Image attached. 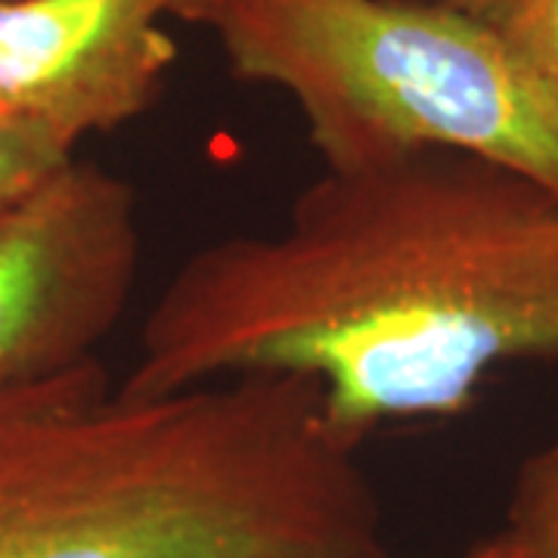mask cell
I'll return each mask as SVG.
<instances>
[{
	"mask_svg": "<svg viewBox=\"0 0 558 558\" xmlns=\"http://www.w3.org/2000/svg\"><path fill=\"white\" fill-rule=\"evenodd\" d=\"M432 3H444V7H453L462 13H472L487 22H497L499 13L512 3V0H432Z\"/></svg>",
	"mask_w": 558,
	"mask_h": 558,
	"instance_id": "11",
	"label": "cell"
},
{
	"mask_svg": "<svg viewBox=\"0 0 558 558\" xmlns=\"http://www.w3.org/2000/svg\"><path fill=\"white\" fill-rule=\"evenodd\" d=\"M0 558H398L304 376L121 395L97 357L0 388Z\"/></svg>",
	"mask_w": 558,
	"mask_h": 558,
	"instance_id": "2",
	"label": "cell"
},
{
	"mask_svg": "<svg viewBox=\"0 0 558 558\" xmlns=\"http://www.w3.org/2000/svg\"><path fill=\"white\" fill-rule=\"evenodd\" d=\"M143 264L137 190L72 159L0 211V388L97 357Z\"/></svg>",
	"mask_w": 558,
	"mask_h": 558,
	"instance_id": "4",
	"label": "cell"
},
{
	"mask_svg": "<svg viewBox=\"0 0 558 558\" xmlns=\"http://www.w3.org/2000/svg\"><path fill=\"white\" fill-rule=\"evenodd\" d=\"M558 357V193L457 149L323 168L277 230L180 260L121 395L304 376L341 435L457 416L506 360Z\"/></svg>",
	"mask_w": 558,
	"mask_h": 558,
	"instance_id": "1",
	"label": "cell"
},
{
	"mask_svg": "<svg viewBox=\"0 0 558 558\" xmlns=\"http://www.w3.org/2000/svg\"><path fill=\"white\" fill-rule=\"evenodd\" d=\"M497 28L558 97V0H512Z\"/></svg>",
	"mask_w": 558,
	"mask_h": 558,
	"instance_id": "8",
	"label": "cell"
},
{
	"mask_svg": "<svg viewBox=\"0 0 558 558\" xmlns=\"http://www.w3.org/2000/svg\"><path fill=\"white\" fill-rule=\"evenodd\" d=\"M10 202H13V199H3V196H0V211H3V208H7Z\"/></svg>",
	"mask_w": 558,
	"mask_h": 558,
	"instance_id": "12",
	"label": "cell"
},
{
	"mask_svg": "<svg viewBox=\"0 0 558 558\" xmlns=\"http://www.w3.org/2000/svg\"><path fill=\"white\" fill-rule=\"evenodd\" d=\"M462 558H521V546L515 543V537L502 527L499 534L481 539L478 546H472Z\"/></svg>",
	"mask_w": 558,
	"mask_h": 558,
	"instance_id": "10",
	"label": "cell"
},
{
	"mask_svg": "<svg viewBox=\"0 0 558 558\" xmlns=\"http://www.w3.org/2000/svg\"><path fill=\"white\" fill-rule=\"evenodd\" d=\"M215 35L233 78L292 97L323 168L457 149L558 193L556 90L497 22L432 0H245Z\"/></svg>",
	"mask_w": 558,
	"mask_h": 558,
	"instance_id": "3",
	"label": "cell"
},
{
	"mask_svg": "<svg viewBox=\"0 0 558 558\" xmlns=\"http://www.w3.org/2000/svg\"><path fill=\"white\" fill-rule=\"evenodd\" d=\"M159 3L165 7L168 16L215 32L220 22L227 20L245 0H159Z\"/></svg>",
	"mask_w": 558,
	"mask_h": 558,
	"instance_id": "9",
	"label": "cell"
},
{
	"mask_svg": "<svg viewBox=\"0 0 558 558\" xmlns=\"http://www.w3.org/2000/svg\"><path fill=\"white\" fill-rule=\"evenodd\" d=\"M165 20L159 0H0V112L75 156L161 97Z\"/></svg>",
	"mask_w": 558,
	"mask_h": 558,
	"instance_id": "5",
	"label": "cell"
},
{
	"mask_svg": "<svg viewBox=\"0 0 558 558\" xmlns=\"http://www.w3.org/2000/svg\"><path fill=\"white\" fill-rule=\"evenodd\" d=\"M506 531L521 546V558H558V435L519 465Z\"/></svg>",
	"mask_w": 558,
	"mask_h": 558,
	"instance_id": "6",
	"label": "cell"
},
{
	"mask_svg": "<svg viewBox=\"0 0 558 558\" xmlns=\"http://www.w3.org/2000/svg\"><path fill=\"white\" fill-rule=\"evenodd\" d=\"M72 159L75 156L62 153L60 146L40 137L38 131L0 112V196L3 199H20L22 193L38 186L40 180L50 178Z\"/></svg>",
	"mask_w": 558,
	"mask_h": 558,
	"instance_id": "7",
	"label": "cell"
}]
</instances>
